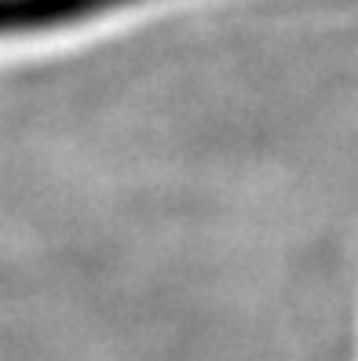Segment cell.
I'll list each match as a JSON object with an SVG mask.
<instances>
[{"label":"cell","mask_w":358,"mask_h":361,"mask_svg":"<svg viewBox=\"0 0 358 361\" xmlns=\"http://www.w3.org/2000/svg\"><path fill=\"white\" fill-rule=\"evenodd\" d=\"M143 4H150V0H0V40L62 33Z\"/></svg>","instance_id":"obj_1"}]
</instances>
